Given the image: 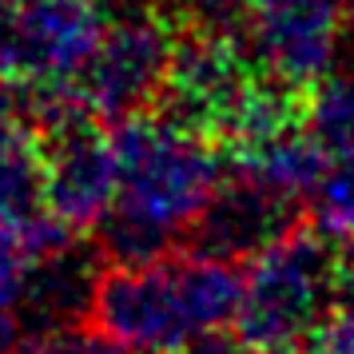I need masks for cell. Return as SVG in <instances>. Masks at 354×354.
<instances>
[{
	"mask_svg": "<svg viewBox=\"0 0 354 354\" xmlns=\"http://www.w3.org/2000/svg\"><path fill=\"white\" fill-rule=\"evenodd\" d=\"M112 147L115 199L92 227L96 251L115 267H140L179 251L227 171L223 151L163 112L120 120Z\"/></svg>",
	"mask_w": 354,
	"mask_h": 354,
	"instance_id": "cell-1",
	"label": "cell"
},
{
	"mask_svg": "<svg viewBox=\"0 0 354 354\" xmlns=\"http://www.w3.org/2000/svg\"><path fill=\"white\" fill-rule=\"evenodd\" d=\"M243 271L199 251H171L156 263H108L92 299V326L140 354H176L211 330H227L239 315Z\"/></svg>",
	"mask_w": 354,
	"mask_h": 354,
	"instance_id": "cell-2",
	"label": "cell"
},
{
	"mask_svg": "<svg viewBox=\"0 0 354 354\" xmlns=\"http://www.w3.org/2000/svg\"><path fill=\"white\" fill-rule=\"evenodd\" d=\"M335 235L306 219L267 251H259L251 271L243 274L235 335L263 354H279L306 330H315L335 310Z\"/></svg>",
	"mask_w": 354,
	"mask_h": 354,
	"instance_id": "cell-3",
	"label": "cell"
},
{
	"mask_svg": "<svg viewBox=\"0 0 354 354\" xmlns=\"http://www.w3.org/2000/svg\"><path fill=\"white\" fill-rule=\"evenodd\" d=\"M187 20L192 17L171 12V8H156V4L115 8L100 44L68 84L84 112H92L104 124L156 112L179 28Z\"/></svg>",
	"mask_w": 354,
	"mask_h": 354,
	"instance_id": "cell-4",
	"label": "cell"
},
{
	"mask_svg": "<svg viewBox=\"0 0 354 354\" xmlns=\"http://www.w3.org/2000/svg\"><path fill=\"white\" fill-rule=\"evenodd\" d=\"M255 80L259 68L251 64L239 32H223V28L187 20L179 28L156 112H163L179 128L195 131L219 147Z\"/></svg>",
	"mask_w": 354,
	"mask_h": 354,
	"instance_id": "cell-5",
	"label": "cell"
},
{
	"mask_svg": "<svg viewBox=\"0 0 354 354\" xmlns=\"http://www.w3.org/2000/svg\"><path fill=\"white\" fill-rule=\"evenodd\" d=\"M351 36V20L335 0H255L239 24L251 64L303 96L342 68Z\"/></svg>",
	"mask_w": 354,
	"mask_h": 354,
	"instance_id": "cell-6",
	"label": "cell"
},
{
	"mask_svg": "<svg viewBox=\"0 0 354 354\" xmlns=\"http://www.w3.org/2000/svg\"><path fill=\"white\" fill-rule=\"evenodd\" d=\"M32 128L40 144L44 207L76 231H92L115 199V147L104 120L68 108Z\"/></svg>",
	"mask_w": 354,
	"mask_h": 354,
	"instance_id": "cell-7",
	"label": "cell"
},
{
	"mask_svg": "<svg viewBox=\"0 0 354 354\" xmlns=\"http://www.w3.org/2000/svg\"><path fill=\"white\" fill-rule=\"evenodd\" d=\"M299 223H306V203L271 192L239 171H223L219 187L187 227L183 247L227 263H251L259 251H267Z\"/></svg>",
	"mask_w": 354,
	"mask_h": 354,
	"instance_id": "cell-8",
	"label": "cell"
},
{
	"mask_svg": "<svg viewBox=\"0 0 354 354\" xmlns=\"http://www.w3.org/2000/svg\"><path fill=\"white\" fill-rule=\"evenodd\" d=\"M104 267L108 263L96 251V243H84V235L28 263L20 274L24 335L64 330V326H80L92 319V299H96V283Z\"/></svg>",
	"mask_w": 354,
	"mask_h": 354,
	"instance_id": "cell-9",
	"label": "cell"
},
{
	"mask_svg": "<svg viewBox=\"0 0 354 354\" xmlns=\"http://www.w3.org/2000/svg\"><path fill=\"white\" fill-rule=\"evenodd\" d=\"M44 207L36 128L17 108V92L0 84V219Z\"/></svg>",
	"mask_w": 354,
	"mask_h": 354,
	"instance_id": "cell-10",
	"label": "cell"
},
{
	"mask_svg": "<svg viewBox=\"0 0 354 354\" xmlns=\"http://www.w3.org/2000/svg\"><path fill=\"white\" fill-rule=\"evenodd\" d=\"M8 354H140L104 335L92 322L80 326H64V330H44V335H24Z\"/></svg>",
	"mask_w": 354,
	"mask_h": 354,
	"instance_id": "cell-11",
	"label": "cell"
},
{
	"mask_svg": "<svg viewBox=\"0 0 354 354\" xmlns=\"http://www.w3.org/2000/svg\"><path fill=\"white\" fill-rule=\"evenodd\" d=\"M279 354H354V315L330 310L326 319Z\"/></svg>",
	"mask_w": 354,
	"mask_h": 354,
	"instance_id": "cell-12",
	"label": "cell"
},
{
	"mask_svg": "<svg viewBox=\"0 0 354 354\" xmlns=\"http://www.w3.org/2000/svg\"><path fill=\"white\" fill-rule=\"evenodd\" d=\"M20 274H24V267L0 259V354H8L24 338V326H20Z\"/></svg>",
	"mask_w": 354,
	"mask_h": 354,
	"instance_id": "cell-13",
	"label": "cell"
},
{
	"mask_svg": "<svg viewBox=\"0 0 354 354\" xmlns=\"http://www.w3.org/2000/svg\"><path fill=\"white\" fill-rule=\"evenodd\" d=\"M330 295H335V310H346V315H354V235H342V239L335 243Z\"/></svg>",
	"mask_w": 354,
	"mask_h": 354,
	"instance_id": "cell-14",
	"label": "cell"
},
{
	"mask_svg": "<svg viewBox=\"0 0 354 354\" xmlns=\"http://www.w3.org/2000/svg\"><path fill=\"white\" fill-rule=\"evenodd\" d=\"M335 4L346 12V20H351V28H354V0H335Z\"/></svg>",
	"mask_w": 354,
	"mask_h": 354,
	"instance_id": "cell-15",
	"label": "cell"
}]
</instances>
